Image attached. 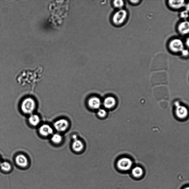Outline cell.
<instances>
[{
    "label": "cell",
    "instance_id": "cell-11",
    "mask_svg": "<svg viewBox=\"0 0 189 189\" xmlns=\"http://www.w3.org/2000/svg\"><path fill=\"white\" fill-rule=\"evenodd\" d=\"M84 148V145L80 140H74L72 144V148L74 151L76 152H79L82 151Z\"/></svg>",
    "mask_w": 189,
    "mask_h": 189
},
{
    "label": "cell",
    "instance_id": "cell-8",
    "mask_svg": "<svg viewBox=\"0 0 189 189\" xmlns=\"http://www.w3.org/2000/svg\"><path fill=\"white\" fill-rule=\"evenodd\" d=\"M39 132L41 135L47 136L53 134V129L48 124H45L41 126L39 129Z\"/></svg>",
    "mask_w": 189,
    "mask_h": 189
},
{
    "label": "cell",
    "instance_id": "cell-4",
    "mask_svg": "<svg viewBox=\"0 0 189 189\" xmlns=\"http://www.w3.org/2000/svg\"><path fill=\"white\" fill-rule=\"evenodd\" d=\"M133 165L132 160L128 157H123L120 159L117 163L118 169L122 171H127L130 170Z\"/></svg>",
    "mask_w": 189,
    "mask_h": 189
},
{
    "label": "cell",
    "instance_id": "cell-6",
    "mask_svg": "<svg viewBox=\"0 0 189 189\" xmlns=\"http://www.w3.org/2000/svg\"><path fill=\"white\" fill-rule=\"evenodd\" d=\"M170 49L175 52L181 51L184 49L183 44L178 39H174L171 41L170 45Z\"/></svg>",
    "mask_w": 189,
    "mask_h": 189
},
{
    "label": "cell",
    "instance_id": "cell-16",
    "mask_svg": "<svg viewBox=\"0 0 189 189\" xmlns=\"http://www.w3.org/2000/svg\"><path fill=\"white\" fill-rule=\"evenodd\" d=\"M63 138L61 135L59 134H55L52 136L51 140L55 144H59L61 142Z\"/></svg>",
    "mask_w": 189,
    "mask_h": 189
},
{
    "label": "cell",
    "instance_id": "cell-17",
    "mask_svg": "<svg viewBox=\"0 0 189 189\" xmlns=\"http://www.w3.org/2000/svg\"><path fill=\"white\" fill-rule=\"evenodd\" d=\"M1 169L5 171H9L11 169V166L10 164L7 162H3L0 164Z\"/></svg>",
    "mask_w": 189,
    "mask_h": 189
},
{
    "label": "cell",
    "instance_id": "cell-25",
    "mask_svg": "<svg viewBox=\"0 0 189 189\" xmlns=\"http://www.w3.org/2000/svg\"><path fill=\"white\" fill-rule=\"evenodd\" d=\"M1 160H0V164H1Z\"/></svg>",
    "mask_w": 189,
    "mask_h": 189
},
{
    "label": "cell",
    "instance_id": "cell-2",
    "mask_svg": "<svg viewBox=\"0 0 189 189\" xmlns=\"http://www.w3.org/2000/svg\"><path fill=\"white\" fill-rule=\"evenodd\" d=\"M36 103L34 99L30 97L24 99L21 104L22 111L24 113L32 114L36 108Z\"/></svg>",
    "mask_w": 189,
    "mask_h": 189
},
{
    "label": "cell",
    "instance_id": "cell-14",
    "mask_svg": "<svg viewBox=\"0 0 189 189\" xmlns=\"http://www.w3.org/2000/svg\"><path fill=\"white\" fill-rule=\"evenodd\" d=\"M29 123L33 126L38 125L40 122V118L39 116L36 114H32L29 118Z\"/></svg>",
    "mask_w": 189,
    "mask_h": 189
},
{
    "label": "cell",
    "instance_id": "cell-5",
    "mask_svg": "<svg viewBox=\"0 0 189 189\" xmlns=\"http://www.w3.org/2000/svg\"><path fill=\"white\" fill-rule=\"evenodd\" d=\"M69 122L65 119H61L57 120L54 124V127L57 131H65L69 126Z\"/></svg>",
    "mask_w": 189,
    "mask_h": 189
},
{
    "label": "cell",
    "instance_id": "cell-22",
    "mask_svg": "<svg viewBox=\"0 0 189 189\" xmlns=\"http://www.w3.org/2000/svg\"><path fill=\"white\" fill-rule=\"evenodd\" d=\"M186 9L187 11L189 12V3H188L187 4H186Z\"/></svg>",
    "mask_w": 189,
    "mask_h": 189
},
{
    "label": "cell",
    "instance_id": "cell-24",
    "mask_svg": "<svg viewBox=\"0 0 189 189\" xmlns=\"http://www.w3.org/2000/svg\"><path fill=\"white\" fill-rule=\"evenodd\" d=\"M184 189H189V187H186V188H185Z\"/></svg>",
    "mask_w": 189,
    "mask_h": 189
},
{
    "label": "cell",
    "instance_id": "cell-19",
    "mask_svg": "<svg viewBox=\"0 0 189 189\" xmlns=\"http://www.w3.org/2000/svg\"><path fill=\"white\" fill-rule=\"evenodd\" d=\"M114 5L116 7L120 8L123 5V2L122 1H114Z\"/></svg>",
    "mask_w": 189,
    "mask_h": 189
},
{
    "label": "cell",
    "instance_id": "cell-1",
    "mask_svg": "<svg viewBox=\"0 0 189 189\" xmlns=\"http://www.w3.org/2000/svg\"><path fill=\"white\" fill-rule=\"evenodd\" d=\"M128 18V13L126 10H120L114 14L112 18L113 23L116 26L122 25L126 22Z\"/></svg>",
    "mask_w": 189,
    "mask_h": 189
},
{
    "label": "cell",
    "instance_id": "cell-12",
    "mask_svg": "<svg viewBox=\"0 0 189 189\" xmlns=\"http://www.w3.org/2000/svg\"><path fill=\"white\" fill-rule=\"evenodd\" d=\"M179 32L182 34H186L189 33V22L184 21L181 23L178 27Z\"/></svg>",
    "mask_w": 189,
    "mask_h": 189
},
{
    "label": "cell",
    "instance_id": "cell-18",
    "mask_svg": "<svg viewBox=\"0 0 189 189\" xmlns=\"http://www.w3.org/2000/svg\"><path fill=\"white\" fill-rule=\"evenodd\" d=\"M97 115L100 118L105 117L107 115V112L105 109H99L97 111Z\"/></svg>",
    "mask_w": 189,
    "mask_h": 189
},
{
    "label": "cell",
    "instance_id": "cell-23",
    "mask_svg": "<svg viewBox=\"0 0 189 189\" xmlns=\"http://www.w3.org/2000/svg\"><path fill=\"white\" fill-rule=\"evenodd\" d=\"M186 44L188 47H189V37L187 39L186 41Z\"/></svg>",
    "mask_w": 189,
    "mask_h": 189
},
{
    "label": "cell",
    "instance_id": "cell-3",
    "mask_svg": "<svg viewBox=\"0 0 189 189\" xmlns=\"http://www.w3.org/2000/svg\"><path fill=\"white\" fill-rule=\"evenodd\" d=\"M175 105V114L176 118L181 120L187 119L189 113L187 108L178 102H176Z\"/></svg>",
    "mask_w": 189,
    "mask_h": 189
},
{
    "label": "cell",
    "instance_id": "cell-10",
    "mask_svg": "<svg viewBox=\"0 0 189 189\" xmlns=\"http://www.w3.org/2000/svg\"><path fill=\"white\" fill-rule=\"evenodd\" d=\"M116 103V100L113 97H106L104 100L103 105L107 109H111L115 106Z\"/></svg>",
    "mask_w": 189,
    "mask_h": 189
},
{
    "label": "cell",
    "instance_id": "cell-13",
    "mask_svg": "<svg viewBox=\"0 0 189 189\" xmlns=\"http://www.w3.org/2000/svg\"><path fill=\"white\" fill-rule=\"evenodd\" d=\"M132 173L134 177L139 178L143 175L144 171L142 168L136 166L132 169Z\"/></svg>",
    "mask_w": 189,
    "mask_h": 189
},
{
    "label": "cell",
    "instance_id": "cell-21",
    "mask_svg": "<svg viewBox=\"0 0 189 189\" xmlns=\"http://www.w3.org/2000/svg\"><path fill=\"white\" fill-rule=\"evenodd\" d=\"M181 52L182 53V55H183L185 56H186L188 55L189 51L187 50L184 49Z\"/></svg>",
    "mask_w": 189,
    "mask_h": 189
},
{
    "label": "cell",
    "instance_id": "cell-9",
    "mask_svg": "<svg viewBox=\"0 0 189 189\" xmlns=\"http://www.w3.org/2000/svg\"><path fill=\"white\" fill-rule=\"evenodd\" d=\"M16 162L18 165L25 167L28 165V161L27 157L23 155H19L16 158Z\"/></svg>",
    "mask_w": 189,
    "mask_h": 189
},
{
    "label": "cell",
    "instance_id": "cell-15",
    "mask_svg": "<svg viewBox=\"0 0 189 189\" xmlns=\"http://www.w3.org/2000/svg\"><path fill=\"white\" fill-rule=\"evenodd\" d=\"M169 4L170 7L174 9H179L184 7L185 1H170Z\"/></svg>",
    "mask_w": 189,
    "mask_h": 189
},
{
    "label": "cell",
    "instance_id": "cell-7",
    "mask_svg": "<svg viewBox=\"0 0 189 189\" xmlns=\"http://www.w3.org/2000/svg\"><path fill=\"white\" fill-rule=\"evenodd\" d=\"M101 104V100L98 97H92L88 100V105L91 109H98L100 107Z\"/></svg>",
    "mask_w": 189,
    "mask_h": 189
},
{
    "label": "cell",
    "instance_id": "cell-20",
    "mask_svg": "<svg viewBox=\"0 0 189 189\" xmlns=\"http://www.w3.org/2000/svg\"><path fill=\"white\" fill-rule=\"evenodd\" d=\"M189 16V12L187 10H185L183 11L181 13V16L182 18H187Z\"/></svg>",
    "mask_w": 189,
    "mask_h": 189
}]
</instances>
